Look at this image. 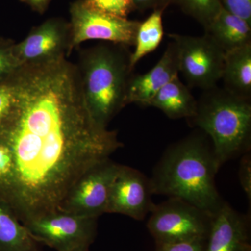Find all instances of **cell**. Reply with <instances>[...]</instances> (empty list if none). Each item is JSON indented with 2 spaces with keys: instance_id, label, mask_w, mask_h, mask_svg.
Here are the masks:
<instances>
[{
  "instance_id": "5b68a950",
  "label": "cell",
  "mask_w": 251,
  "mask_h": 251,
  "mask_svg": "<svg viewBox=\"0 0 251 251\" xmlns=\"http://www.w3.org/2000/svg\"><path fill=\"white\" fill-rule=\"evenodd\" d=\"M213 217L183 200L169 198L155 205L147 226L156 244L185 242L207 238Z\"/></svg>"
},
{
  "instance_id": "9a60e30c",
  "label": "cell",
  "mask_w": 251,
  "mask_h": 251,
  "mask_svg": "<svg viewBox=\"0 0 251 251\" xmlns=\"http://www.w3.org/2000/svg\"><path fill=\"white\" fill-rule=\"evenodd\" d=\"M147 107L158 109L173 120H188L196 113L197 100L177 75L157 92Z\"/></svg>"
},
{
  "instance_id": "277c9868",
  "label": "cell",
  "mask_w": 251,
  "mask_h": 251,
  "mask_svg": "<svg viewBox=\"0 0 251 251\" xmlns=\"http://www.w3.org/2000/svg\"><path fill=\"white\" fill-rule=\"evenodd\" d=\"M211 142L218 166L251 148V99L239 97L217 86L204 90L192 118L188 120Z\"/></svg>"
},
{
  "instance_id": "4fadbf2b",
  "label": "cell",
  "mask_w": 251,
  "mask_h": 251,
  "mask_svg": "<svg viewBox=\"0 0 251 251\" xmlns=\"http://www.w3.org/2000/svg\"><path fill=\"white\" fill-rule=\"evenodd\" d=\"M179 74L174 43L171 41L158 63L149 72L132 75L127 87L126 103L147 107L162 87Z\"/></svg>"
},
{
  "instance_id": "9c48e42d",
  "label": "cell",
  "mask_w": 251,
  "mask_h": 251,
  "mask_svg": "<svg viewBox=\"0 0 251 251\" xmlns=\"http://www.w3.org/2000/svg\"><path fill=\"white\" fill-rule=\"evenodd\" d=\"M120 166L108 158L91 167L69 190L59 210L94 218L105 214Z\"/></svg>"
},
{
  "instance_id": "52a82bcc",
  "label": "cell",
  "mask_w": 251,
  "mask_h": 251,
  "mask_svg": "<svg viewBox=\"0 0 251 251\" xmlns=\"http://www.w3.org/2000/svg\"><path fill=\"white\" fill-rule=\"evenodd\" d=\"M98 218L56 211L23 224L33 238L57 251L89 248L97 234Z\"/></svg>"
},
{
  "instance_id": "484cf974",
  "label": "cell",
  "mask_w": 251,
  "mask_h": 251,
  "mask_svg": "<svg viewBox=\"0 0 251 251\" xmlns=\"http://www.w3.org/2000/svg\"><path fill=\"white\" fill-rule=\"evenodd\" d=\"M132 1L135 9L144 11L151 9L166 10L173 0H132Z\"/></svg>"
},
{
  "instance_id": "d4e9b609",
  "label": "cell",
  "mask_w": 251,
  "mask_h": 251,
  "mask_svg": "<svg viewBox=\"0 0 251 251\" xmlns=\"http://www.w3.org/2000/svg\"><path fill=\"white\" fill-rule=\"evenodd\" d=\"M12 103V92L9 84L5 81L0 83V129L11 110Z\"/></svg>"
},
{
  "instance_id": "e0dca14e",
  "label": "cell",
  "mask_w": 251,
  "mask_h": 251,
  "mask_svg": "<svg viewBox=\"0 0 251 251\" xmlns=\"http://www.w3.org/2000/svg\"><path fill=\"white\" fill-rule=\"evenodd\" d=\"M0 251H43L11 207L0 199Z\"/></svg>"
},
{
  "instance_id": "ba28073f",
  "label": "cell",
  "mask_w": 251,
  "mask_h": 251,
  "mask_svg": "<svg viewBox=\"0 0 251 251\" xmlns=\"http://www.w3.org/2000/svg\"><path fill=\"white\" fill-rule=\"evenodd\" d=\"M70 15L69 54L81 43L88 40L134 46L139 21L99 12L89 7L84 0H76L71 4Z\"/></svg>"
},
{
  "instance_id": "603a6c76",
  "label": "cell",
  "mask_w": 251,
  "mask_h": 251,
  "mask_svg": "<svg viewBox=\"0 0 251 251\" xmlns=\"http://www.w3.org/2000/svg\"><path fill=\"white\" fill-rule=\"evenodd\" d=\"M221 3L225 9L251 25V0H221Z\"/></svg>"
},
{
  "instance_id": "7402d4cb",
  "label": "cell",
  "mask_w": 251,
  "mask_h": 251,
  "mask_svg": "<svg viewBox=\"0 0 251 251\" xmlns=\"http://www.w3.org/2000/svg\"><path fill=\"white\" fill-rule=\"evenodd\" d=\"M206 239L201 238L185 242L156 244V251H205Z\"/></svg>"
},
{
  "instance_id": "7c38bea8",
  "label": "cell",
  "mask_w": 251,
  "mask_h": 251,
  "mask_svg": "<svg viewBox=\"0 0 251 251\" xmlns=\"http://www.w3.org/2000/svg\"><path fill=\"white\" fill-rule=\"evenodd\" d=\"M205 251H251V214L225 202L213 217Z\"/></svg>"
},
{
  "instance_id": "7a4b0ae2",
  "label": "cell",
  "mask_w": 251,
  "mask_h": 251,
  "mask_svg": "<svg viewBox=\"0 0 251 251\" xmlns=\"http://www.w3.org/2000/svg\"><path fill=\"white\" fill-rule=\"evenodd\" d=\"M219 170L211 140L200 130L167 148L150 178L153 194L179 198L214 216L226 202L216 185Z\"/></svg>"
},
{
  "instance_id": "30bf717a",
  "label": "cell",
  "mask_w": 251,
  "mask_h": 251,
  "mask_svg": "<svg viewBox=\"0 0 251 251\" xmlns=\"http://www.w3.org/2000/svg\"><path fill=\"white\" fill-rule=\"evenodd\" d=\"M70 39L69 23L49 18L14 44L15 54L21 66L50 62L69 55Z\"/></svg>"
},
{
  "instance_id": "ffe728a7",
  "label": "cell",
  "mask_w": 251,
  "mask_h": 251,
  "mask_svg": "<svg viewBox=\"0 0 251 251\" xmlns=\"http://www.w3.org/2000/svg\"><path fill=\"white\" fill-rule=\"evenodd\" d=\"M91 9L117 17L127 18L135 9L132 0H84Z\"/></svg>"
},
{
  "instance_id": "8992f818",
  "label": "cell",
  "mask_w": 251,
  "mask_h": 251,
  "mask_svg": "<svg viewBox=\"0 0 251 251\" xmlns=\"http://www.w3.org/2000/svg\"><path fill=\"white\" fill-rule=\"evenodd\" d=\"M174 43L178 69L190 87L203 90L217 86L222 77L225 52L209 36L170 34Z\"/></svg>"
},
{
  "instance_id": "d6986e66",
  "label": "cell",
  "mask_w": 251,
  "mask_h": 251,
  "mask_svg": "<svg viewBox=\"0 0 251 251\" xmlns=\"http://www.w3.org/2000/svg\"><path fill=\"white\" fill-rule=\"evenodd\" d=\"M186 14L195 18L203 27L209 24L221 9V0H173Z\"/></svg>"
},
{
  "instance_id": "ac0fdd59",
  "label": "cell",
  "mask_w": 251,
  "mask_h": 251,
  "mask_svg": "<svg viewBox=\"0 0 251 251\" xmlns=\"http://www.w3.org/2000/svg\"><path fill=\"white\" fill-rule=\"evenodd\" d=\"M164 11V9L153 10L146 20L140 22L135 35V50L130 54V64L133 70L140 59L156 50L161 44L164 34L163 25Z\"/></svg>"
},
{
  "instance_id": "3957f363",
  "label": "cell",
  "mask_w": 251,
  "mask_h": 251,
  "mask_svg": "<svg viewBox=\"0 0 251 251\" xmlns=\"http://www.w3.org/2000/svg\"><path fill=\"white\" fill-rule=\"evenodd\" d=\"M128 46L100 44L81 52L78 64L82 94L99 125L108 124L126 106L127 87L133 69Z\"/></svg>"
},
{
  "instance_id": "5bb4252c",
  "label": "cell",
  "mask_w": 251,
  "mask_h": 251,
  "mask_svg": "<svg viewBox=\"0 0 251 251\" xmlns=\"http://www.w3.org/2000/svg\"><path fill=\"white\" fill-rule=\"evenodd\" d=\"M204 28L209 36L226 52L251 44V25L221 6Z\"/></svg>"
},
{
  "instance_id": "4316f807",
  "label": "cell",
  "mask_w": 251,
  "mask_h": 251,
  "mask_svg": "<svg viewBox=\"0 0 251 251\" xmlns=\"http://www.w3.org/2000/svg\"><path fill=\"white\" fill-rule=\"evenodd\" d=\"M30 6L34 11L43 14L49 7L50 3L52 0H21Z\"/></svg>"
},
{
  "instance_id": "8fae6325",
  "label": "cell",
  "mask_w": 251,
  "mask_h": 251,
  "mask_svg": "<svg viewBox=\"0 0 251 251\" xmlns=\"http://www.w3.org/2000/svg\"><path fill=\"white\" fill-rule=\"evenodd\" d=\"M153 195L150 178L135 168L121 165L112 183L106 213L141 221L156 205Z\"/></svg>"
},
{
  "instance_id": "6da1fadb",
  "label": "cell",
  "mask_w": 251,
  "mask_h": 251,
  "mask_svg": "<svg viewBox=\"0 0 251 251\" xmlns=\"http://www.w3.org/2000/svg\"><path fill=\"white\" fill-rule=\"evenodd\" d=\"M6 82L12 103L0 142L13 175L0 199L24 224L58 211L81 175L123 144L91 115L77 65L66 57L25 64Z\"/></svg>"
},
{
  "instance_id": "83f0119b",
  "label": "cell",
  "mask_w": 251,
  "mask_h": 251,
  "mask_svg": "<svg viewBox=\"0 0 251 251\" xmlns=\"http://www.w3.org/2000/svg\"><path fill=\"white\" fill-rule=\"evenodd\" d=\"M69 251H89V248L83 247V248H77V249H73V250Z\"/></svg>"
},
{
  "instance_id": "2e32d148",
  "label": "cell",
  "mask_w": 251,
  "mask_h": 251,
  "mask_svg": "<svg viewBox=\"0 0 251 251\" xmlns=\"http://www.w3.org/2000/svg\"><path fill=\"white\" fill-rule=\"evenodd\" d=\"M221 79L226 90L251 99V44L225 53Z\"/></svg>"
},
{
  "instance_id": "cb8c5ba5",
  "label": "cell",
  "mask_w": 251,
  "mask_h": 251,
  "mask_svg": "<svg viewBox=\"0 0 251 251\" xmlns=\"http://www.w3.org/2000/svg\"><path fill=\"white\" fill-rule=\"evenodd\" d=\"M241 186L247 195L249 204L251 202V151L244 153L241 158L239 169Z\"/></svg>"
},
{
  "instance_id": "44dd1931",
  "label": "cell",
  "mask_w": 251,
  "mask_h": 251,
  "mask_svg": "<svg viewBox=\"0 0 251 251\" xmlns=\"http://www.w3.org/2000/svg\"><path fill=\"white\" fill-rule=\"evenodd\" d=\"M15 43L0 39V83L7 80L21 65L14 52Z\"/></svg>"
}]
</instances>
